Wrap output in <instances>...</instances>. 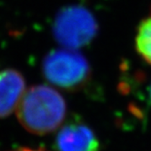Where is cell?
Here are the masks:
<instances>
[{"instance_id":"cell-7","label":"cell","mask_w":151,"mask_h":151,"mask_svg":"<svg viewBox=\"0 0 151 151\" xmlns=\"http://www.w3.org/2000/svg\"><path fill=\"white\" fill-rule=\"evenodd\" d=\"M13 151H47L44 148H30V147H21Z\"/></svg>"},{"instance_id":"cell-2","label":"cell","mask_w":151,"mask_h":151,"mask_svg":"<svg viewBox=\"0 0 151 151\" xmlns=\"http://www.w3.org/2000/svg\"><path fill=\"white\" fill-rule=\"evenodd\" d=\"M42 73L51 85L65 90H77L88 83L91 69L82 54L63 48L52 50L46 56Z\"/></svg>"},{"instance_id":"cell-3","label":"cell","mask_w":151,"mask_h":151,"mask_svg":"<svg viewBox=\"0 0 151 151\" xmlns=\"http://www.w3.org/2000/svg\"><path fill=\"white\" fill-rule=\"evenodd\" d=\"M94 15L83 6L74 5L62 8L54 19V38L64 48L78 50L88 46L98 33Z\"/></svg>"},{"instance_id":"cell-8","label":"cell","mask_w":151,"mask_h":151,"mask_svg":"<svg viewBox=\"0 0 151 151\" xmlns=\"http://www.w3.org/2000/svg\"><path fill=\"white\" fill-rule=\"evenodd\" d=\"M148 99H149V103L151 105V84H150L149 88H148Z\"/></svg>"},{"instance_id":"cell-1","label":"cell","mask_w":151,"mask_h":151,"mask_svg":"<svg viewBox=\"0 0 151 151\" xmlns=\"http://www.w3.org/2000/svg\"><path fill=\"white\" fill-rule=\"evenodd\" d=\"M67 115V104L58 90L47 85L27 89L17 107V119L28 132L46 135L61 127Z\"/></svg>"},{"instance_id":"cell-5","label":"cell","mask_w":151,"mask_h":151,"mask_svg":"<svg viewBox=\"0 0 151 151\" xmlns=\"http://www.w3.org/2000/svg\"><path fill=\"white\" fill-rule=\"evenodd\" d=\"M23 75L13 68L0 70V118L11 115L26 92Z\"/></svg>"},{"instance_id":"cell-6","label":"cell","mask_w":151,"mask_h":151,"mask_svg":"<svg viewBox=\"0 0 151 151\" xmlns=\"http://www.w3.org/2000/svg\"><path fill=\"white\" fill-rule=\"evenodd\" d=\"M136 49L140 57L151 65V12L139 24L136 36Z\"/></svg>"},{"instance_id":"cell-4","label":"cell","mask_w":151,"mask_h":151,"mask_svg":"<svg viewBox=\"0 0 151 151\" xmlns=\"http://www.w3.org/2000/svg\"><path fill=\"white\" fill-rule=\"evenodd\" d=\"M55 144L58 151H99L100 148L95 132L87 124L77 120L60 127Z\"/></svg>"}]
</instances>
